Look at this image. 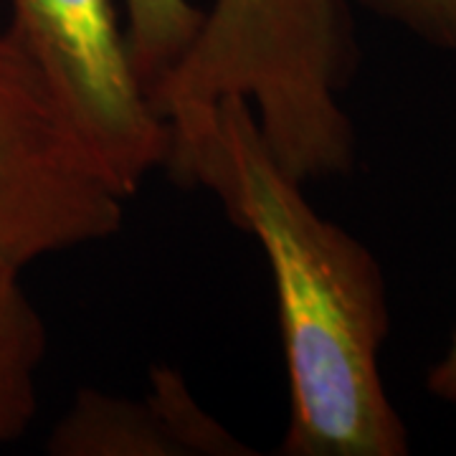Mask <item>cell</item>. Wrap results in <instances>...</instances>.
<instances>
[{"instance_id":"cell-1","label":"cell","mask_w":456,"mask_h":456,"mask_svg":"<svg viewBox=\"0 0 456 456\" xmlns=\"http://www.w3.org/2000/svg\"><path fill=\"white\" fill-rule=\"evenodd\" d=\"M180 183L203 185L269 261L289 380L284 456H406L411 439L380 378L391 330L386 279L345 228L322 218L261 134L244 99L167 117Z\"/></svg>"},{"instance_id":"cell-2","label":"cell","mask_w":456,"mask_h":456,"mask_svg":"<svg viewBox=\"0 0 456 456\" xmlns=\"http://www.w3.org/2000/svg\"><path fill=\"white\" fill-rule=\"evenodd\" d=\"M358 66L347 0H213L155 110L244 99L279 165L299 180L345 175L355 127L340 92Z\"/></svg>"},{"instance_id":"cell-3","label":"cell","mask_w":456,"mask_h":456,"mask_svg":"<svg viewBox=\"0 0 456 456\" xmlns=\"http://www.w3.org/2000/svg\"><path fill=\"white\" fill-rule=\"evenodd\" d=\"M130 193L13 28L0 33V261L110 239Z\"/></svg>"},{"instance_id":"cell-4","label":"cell","mask_w":456,"mask_h":456,"mask_svg":"<svg viewBox=\"0 0 456 456\" xmlns=\"http://www.w3.org/2000/svg\"><path fill=\"white\" fill-rule=\"evenodd\" d=\"M11 28L44 66L77 122L134 196L167 167L170 125L137 79L114 0H11Z\"/></svg>"},{"instance_id":"cell-5","label":"cell","mask_w":456,"mask_h":456,"mask_svg":"<svg viewBox=\"0 0 456 456\" xmlns=\"http://www.w3.org/2000/svg\"><path fill=\"white\" fill-rule=\"evenodd\" d=\"M145 398L77 393L49 439L53 456H254L196 401L173 368H152Z\"/></svg>"},{"instance_id":"cell-6","label":"cell","mask_w":456,"mask_h":456,"mask_svg":"<svg viewBox=\"0 0 456 456\" xmlns=\"http://www.w3.org/2000/svg\"><path fill=\"white\" fill-rule=\"evenodd\" d=\"M46 353V322L20 281V269L0 261V449L31 428Z\"/></svg>"},{"instance_id":"cell-7","label":"cell","mask_w":456,"mask_h":456,"mask_svg":"<svg viewBox=\"0 0 456 456\" xmlns=\"http://www.w3.org/2000/svg\"><path fill=\"white\" fill-rule=\"evenodd\" d=\"M200 23L203 11L191 0H127L132 64L152 107L193 46Z\"/></svg>"},{"instance_id":"cell-8","label":"cell","mask_w":456,"mask_h":456,"mask_svg":"<svg viewBox=\"0 0 456 456\" xmlns=\"http://www.w3.org/2000/svg\"><path fill=\"white\" fill-rule=\"evenodd\" d=\"M436 49L456 51V0H355Z\"/></svg>"},{"instance_id":"cell-9","label":"cell","mask_w":456,"mask_h":456,"mask_svg":"<svg viewBox=\"0 0 456 456\" xmlns=\"http://www.w3.org/2000/svg\"><path fill=\"white\" fill-rule=\"evenodd\" d=\"M426 388H428L431 395H436L439 401H444V403L456 406V330L454 338L449 342V347H446V353L428 370Z\"/></svg>"}]
</instances>
